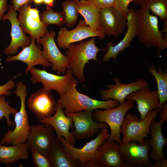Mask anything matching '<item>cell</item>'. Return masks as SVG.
<instances>
[{
  "instance_id": "cell-1",
  "label": "cell",
  "mask_w": 167,
  "mask_h": 167,
  "mask_svg": "<svg viewBox=\"0 0 167 167\" xmlns=\"http://www.w3.org/2000/svg\"><path fill=\"white\" fill-rule=\"evenodd\" d=\"M78 83L73 75L67 84L65 92L60 96L61 107L66 114L82 111L92 112L100 109H108L120 105L115 100H98L79 92L76 89Z\"/></svg>"
},
{
  "instance_id": "cell-2",
  "label": "cell",
  "mask_w": 167,
  "mask_h": 167,
  "mask_svg": "<svg viewBox=\"0 0 167 167\" xmlns=\"http://www.w3.org/2000/svg\"><path fill=\"white\" fill-rule=\"evenodd\" d=\"M135 12L138 40L148 48H156L159 54L167 48V39L159 30L157 17L151 14L149 10L141 6Z\"/></svg>"
},
{
  "instance_id": "cell-3",
  "label": "cell",
  "mask_w": 167,
  "mask_h": 167,
  "mask_svg": "<svg viewBox=\"0 0 167 167\" xmlns=\"http://www.w3.org/2000/svg\"><path fill=\"white\" fill-rule=\"evenodd\" d=\"M100 49L95 45V37L87 41H82L79 43L69 45L66 51L68 58L69 65L73 75L81 82L85 81L84 70L85 64L93 60L100 63L97 60L98 52Z\"/></svg>"
},
{
  "instance_id": "cell-4",
  "label": "cell",
  "mask_w": 167,
  "mask_h": 167,
  "mask_svg": "<svg viewBox=\"0 0 167 167\" xmlns=\"http://www.w3.org/2000/svg\"><path fill=\"white\" fill-rule=\"evenodd\" d=\"M14 92L20 98V109L14 115V129L12 131L7 130L0 140V145H11L25 143L30 129V126L25 106L28 94L26 85L21 81H18L16 84Z\"/></svg>"
},
{
  "instance_id": "cell-5",
  "label": "cell",
  "mask_w": 167,
  "mask_h": 167,
  "mask_svg": "<svg viewBox=\"0 0 167 167\" xmlns=\"http://www.w3.org/2000/svg\"><path fill=\"white\" fill-rule=\"evenodd\" d=\"M160 109L149 112L143 120L137 115L130 113L126 114L120 128V134L123 135L122 143H128L134 140L141 145L145 142L150 133L149 127L152 121L156 117Z\"/></svg>"
},
{
  "instance_id": "cell-6",
  "label": "cell",
  "mask_w": 167,
  "mask_h": 167,
  "mask_svg": "<svg viewBox=\"0 0 167 167\" xmlns=\"http://www.w3.org/2000/svg\"><path fill=\"white\" fill-rule=\"evenodd\" d=\"M107 128L101 129L96 138L87 143L82 148H76L70 144L63 137L60 139L65 150L73 158L78 161L80 166L103 167L97 162L98 148L109 137Z\"/></svg>"
},
{
  "instance_id": "cell-7",
  "label": "cell",
  "mask_w": 167,
  "mask_h": 167,
  "mask_svg": "<svg viewBox=\"0 0 167 167\" xmlns=\"http://www.w3.org/2000/svg\"><path fill=\"white\" fill-rule=\"evenodd\" d=\"M133 101L127 100L114 108L104 110L96 109L92 112L93 118L96 122H105L109 125L110 133L108 140L114 141L119 144L122 143L121 127L126 113L134 107Z\"/></svg>"
},
{
  "instance_id": "cell-8",
  "label": "cell",
  "mask_w": 167,
  "mask_h": 167,
  "mask_svg": "<svg viewBox=\"0 0 167 167\" xmlns=\"http://www.w3.org/2000/svg\"><path fill=\"white\" fill-rule=\"evenodd\" d=\"M144 141L143 145L137 144L134 140L119 144L121 157L129 167H148L151 163L148 156L150 139L145 138Z\"/></svg>"
},
{
  "instance_id": "cell-9",
  "label": "cell",
  "mask_w": 167,
  "mask_h": 167,
  "mask_svg": "<svg viewBox=\"0 0 167 167\" xmlns=\"http://www.w3.org/2000/svg\"><path fill=\"white\" fill-rule=\"evenodd\" d=\"M55 36L54 31H48L40 39L38 44L42 46V54L45 58L51 63L52 70L56 71L58 75L61 73L65 75L67 69H70L68 58L62 53L58 47L54 40Z\"/></svg>"
},
{
  "instance_id": "cell-10",
  "label": "cell",
  "mask_w": 167,
  "mask_h": 167,
  "mask_svg": "<svg viewBox=\"0 0 167 167\" xmlns=\"http://www.w3.org/2000/svg\"><path fill=\"white\" fill-rule=\"evenodd\" d=\"M54 128L50 125L41 123L30 126L25 142L29 148L36 149L48 156L55 139L56 138Z\"/></svg>"
},
{
  "instance_id": "cell-11",
  "label": "cell",
  "mask_w": 167,
  "mask_h": 167,
  "mask_svg": "<svg viewBox=\"0 0 167 167\" xmlns=\"http://www.w3.org/2000/svg\"><path fill=\"white\" fill-rule=\"evenodd\" d=\"M72 118L75 129L72 132L75 139H86L92 137L99 129L107 128V124L93 120L92 112L82 111L66 114Z\"/></svg>"
},
{
  "instance_id": "cell-12",
  "label": "cell",
  "mask_w": 167,
  "mask_h": 167,
  "mask_svg": "<svg viewBox=\"0 0 167 167\" xmlns=\"http://www.w3.org/2000/svg\"><path fill=\"white\" fill-rule=\"evenodd\" d=\"M41 123L50 125L54 128L56 138L60 139L63 137L71 145L73 146L76 142V139L70 129H73V122L70 116L66 115L63 112L61 102L58 100L55 112L52 116L47 118H43L39 120Z\"/></svg>"
},
{
  "instance_id": "cell-13",
  "label": "cell",
  "mask_w": 167,
  "mask_h": 167,
  "mask_svg": "<svg viewBox=\"0 0 167 167\" xmlns=\"http://www.w3.org/2000/svg\"><path fill=\"white\" fill-rule=\"evenodd\" d=\"M31 81L33 84L41 83L43 88L56 91L61 96L65 92L70 78L73 75L71 70H67L64 75L60 76L48 72L45 70H40L35 67L31 68Z\"/></svg>"
},
{
  "instance_id": "cell-14",
  "label": "cell",
  "mask_w": 167,
  "mask_h": 167,
  "mask_svg": "<svg viewBox=\"0 0 167 167\" xmlns=\"http://www.w3.org/2000/svg\"><path fill=\"white\" fill-rule=\"evenodd\" d=\"M105 36L104 32L93 30L87 24L84 20L81 19L73 29L68 30L65 27L60 28L58 32L57 42L59 47L65 49L71 44L88 38L97 36L102 39Z\"/></svg>"
},
{
  "instance_id": "cell-15",
  "label": "cell",
  "mask_w": 167,
  "mask_h": 167,
  "mask_svg": "<svg viewBox=\"0 0 167 167\" xmlns=\"http://www.w3.org/2000/svg\"><path fill=\"white\" fill-rule=\"evenodd\" d=\"M51 92L43 87L33 93L28 100V107L39 120L49 117L55 112L57 102Z\"/></svg>"
},
{
  "instance_id": "cell-16",
  "label": "cell",
  "mask_w": 167,
  "mask_h": 167,
  "mask_svg": "<svg viewBox=\"0 0 167 167\" xmlns=\"http://www.w3.org/2000/svg\"><path fill=\"white\" fill-rule=\"evenodd\" d=\"M99 21L101 30L108 36L118 37L127 27L126 16L113 6L100 9Z\"/></svg>"
},
{
  "instance_id": "cell-17",
  "label": "cell",
  "mask_w": 167,
  "mask_h": 167,
  "mask_svg": "<svg viewBox=\"0 0 167 167\" xmlns=\"http://www.w3.org/2000/svg\"><path fill=\"white\" fill-rule=\"evenodd\" d=\"M126 17L127 28L124 37L115 45L112 42L108 43L107 47L105 49L106 53L102 58L103 62H107L111 58L116 60L119 53L129 47L133 40L136 36L137 24L135 11L133 8H129Z\"/></svg>"
},
{
  "instance_id": "cell-18",
  "label": "cell",
  "mask_w": 167,
  "mask_h": 167,
  "mask_svg": "<svg viewBox=\"0 0 167 167\" xmlns=\"http://www.w3.org/2000/svg\"><path fill=\"white\" fill-rule=\"evenodd\" d=\"M113 79L115 82L114 84L107 85V89L99 92L102 100H114L120 104H122L131 93L149 86L147 81L143 79H138L134 82L126 84L121 83L118 78L115 77Z\"/></svg>"
},
{
  "instance_id": "cell-19",
  "label": "cell",
  "mask_w": 167,
  "mask_h": 167,
  "mask_svg": "<svg viewBox=\"0 0 167 167\" xmlns=\"http://www.w3.org/2000/svg\"><path fill=\"white\" fill-rule=\"evenodd\" d=\"M16 11L11 4L9 6L8 11L4 15L2 19L4 21L8 19L11 24V41L9 46L3 50L4 53L7 55L17 53L19 47L23 48L26 47L31 42L30 38L26 36L20 27Z\"/></svg>"
},
{
  "instance_id": "cell-20",
  "label": "cell",
  "mask_w": 167,
  "mask_h": 167,
  "mask_svg": "<svg viewBox=\"0 0 167 167\" xmlns=\"http://www.w3.org/2000/svg\"><path fill=\"white\" fill-rule=\"evenodd\" d=\"M31 42L27 46L17 54L8 56L6 62H9L15 61H19L27 64V66L25 70V74L27 75L30 69L37 65H41L44 68L51 66L52 64L44 57L40 47L36 44V39L30 37Z\"/></svg>"
},
{
  "instance_id": "cell-21",
  "label": "cell",
  "mask_w": 167,
  "mask_h": 167,
  "mask_svg": "<svg viewBox=\"0 0 167 167\" xmlns=\"http://www.w3.org/2000/svg\"><path fill=\"white\" fill-rule=\"evenodd\" d=\"M126 99L137 102L141 120H143L150 111L160 109L162 107L157 90L152 91L148 87L132 92Z\"/></svg>"
},
{
  "instance_id": "cell-22",
  "label": "cell",
  "mask_w": 167,
  "mask_h": 167,
  "mask_svg": "<svg viewBox=\"0 0 167 167\" xmlns=\"http://www.w3.org/2000/svg\"><path fill=\"white\" fill-rule=\"evenodd\" d=\"M97 162L103 167H129L122 161L119 144L108 139L104 140L98 148Z\"/></svg>"
},
{
  "instance_id": "cell-23",
  "label": "cell",
  "mask_w": 167,
  "mask_h": 167,
  "mask_svg": "<svg viewBox=\"0 0 167 167\" xmlns=\"http://www.w3.org/2000/svg\"><path fill=\"white\" fill-rule=\"evenodd\" d=\"M29 5H23L19 8L18 11L19 14L17 19L24 32L35 38L38 44L40 39L48 31V26L41 22H36L31 18L28 12Z\"/></svg>"
},
{
  "instance_id": "cell-24",
  "label": "cell",
  "mask_w": 167,
  "mask_h": 167,
  "mask_svg": "<svg viewBox=\"0 0 167 167\" xmlns=\"http://www.w3.org/2000/svg\"><path fill=\"white\" fill-rule=\"evenodd\" d=\"M164 122L161 119L159 121L154 119L149 127L151 136L150 143L151 149L148 156L150 159L154 162L165 158L163 149L164 145L166 144L167 139L163 137L162 133L161 126Z\"/></svg>"
},
{
  "instance_id": "cell-25",
  "label": "cell",
  "mask_w": 167,
  "mask_h": 167,
  "mask_svg": "<svg viewBox=\"0 0 167 167\" xmlns=\"http://www.w3.org/2000/svg\"><path fill=\"white\" fill-rule=\"evenodd\" d=\"M48 156L52 167H78L79 162L72 157L65 150L60 139L54 141Z\"/></svg>"
},
{
  "instance_id": "cell-26",
  "label": "cell",
  "mask_w": 167,
  "mask_h": 167,
  "mask_svg": "<svg viewBox=\"0 0 167 167\" xmlns=\"http://www.w3.org/2000/svg\"><path fill=\"white\" fill-rule=\"evenodd\" d=\"M29 148L25 143L11 146L0 144V163L6 164H13L17 161L27 160Z\"/></svg>"
},
{
  "instance_id": "cell-27",
  "label": "cell",
  "mask_w": 167,
  "mask_h": 167,
  "mask_svg": "<svg viewBox=\"0 0 167 167\" xmlns=\"http://www.w3.org/2000/svg\"><path fill=\"white\" fill-rule=\"evenodd\" d=\"M76 8L78 13L84 17L87 25L96 31L104 32L100 23V9L88 0H79Z\"/></svg>"
},
{
  "instance_id": "cell-28",
  "label": "cell",
  "mask_w": 167,
  "mask_h": 167,
  "mask_svg": "<svg viewBox=\"0 0 167 167\" xmlns=\"http://www.w3.org/2000/svg\"><path fill=\"white\" fill-rule=\"evenodd\" d=\"M148 71L156 80L157 92L161 105L167 101V70L162 71L160 66L158 70L154 65H148Z\"/></svg>"
},
{
  "instance_id": "cell-29",
  "label": "cell",
  "mask_w": 167,
  "mask_h": 167,
  "mask_svg": "<svg viewBox=\"0 0 167 167\" xmlns=\"http://www.w3.org/2000/svg\"><path fill=\"white\" fill-rule=\"evenodd\" d=\"M40 21L47 25L55 24L61 26L65 23V16L64 11L57 12L47 6V9L39 14Z\"/></svg>"
},
{
  "instance_id": "cell-30",
  "label": "cell",
  "mask_w": 167,
  "mask_h": 167,
  "mask_svg": "<svg viewBox=\"0 0 167 167\" xmlns=\"http://www.w3.org/2000/svg\"><path fill=\"white\" fill-rule=\"evenodd\" d=\"M140 6L164 22L167 20V0H145Z\"/></svg>"
},
{
  "instance_id": "cell-31",
  "label": "cell",
  "mask_w": 167,
  "mask_h": 167,
  "mask_svg": "<svg viewBox=\"0 0 167 167\" xmlns=\"http://www.w3.org/2000/svg\"><path fill=\"white\" fill-rule=\"evenodd\" d=\"M78 0H67L62 4L65 16L66 25L68 27H73L77 22L78 18V12L76 4Z\"/></svg>"
},
{
  "instance_id": "cell-32",
  "label": "cell",
  "mask_w": 167,
  "mask_h": 167,
  "mask_svg": "<svg viewBox=\"0 0 167 167\" xmlns=\"http://www.w3.org/2000/svg\"><path fill=\"white\" fill-rule=\"evenodd\" d=\"M17 111L16 109L9 105L8 101H6L5 96L2 95L0 97V121L4 117L6 120L7 126H15L14 122L10 119L9 116L11 114L15 115Z\"/></svg>"
},
{
  "instance_id": "cell-33",
  "label": "cell",
  "mask_w": 167,
  "mask_h": 167,
  "mask_svg": "<svg viewBox=\"0 0 167 167\" xmlns=\"http://www.w3.org/2000/svg\"><path fill=\"white\" fill-rule=\"evenodd\" d=\"M32 162L36 167H52L48 156L40 152L36 149L31 148Z\"/></svg>"
},
{
  "instance_id": "cell-34",
  "label": "cell",
  "mask_w": 167,
  "mask_h": 167,
  "mask_svg": "<svg viewBox=\"0 0 167 167\" xmlns=\"http://www.w3.org/2000/svg\"><path fill=\"white\" fill-rule=\"evenodd\" d=\"M20 74L15 75L11 80H9L4 84L0 86V97L2 95L9 96L11 94L10 90L14 87L15 85L14 79L18 76H20Z\"/></svg>"
},
{
  "instance_id": "cell-35",
  "label": "cell",
  "mask_w": 167,
  "mask_h": 167,
  "mask_svg": "<svg viewBox=\"0 0 167 167\" xmlns=\"http://www.w3.org/2000/svg\"><path fill=\"white\" fill-rule=\"evenodd\" d=\"M133 0H115L114 7L122 14L126 16L129 4Z\"/></svg>"
},
{
  "instance_id": "cell-36",
  "label": "cell",
  "mask_w": 167,
  "mask_h": 167,
  "mask_svg": "<svg viewBox=\"0 0 167 167\" xmlns=\"http://www.w3.org/2000/svg\"><path fill=\"white\" fill-rule=\"evenodd\" d=\"M99 9L113 6L115 0H88Z\"/></svg>"
},
{
  "instance_id": "cell-37",
  "label": "cell",
  "mask_w": 167,
  "mask_h": 167,
  "mask_svg": "<svg viewBox=\"0 0 167 167\" xmlns=\"http://www.w3.org/2000/svg\"><path fill=\"white\" fill-rule=\"evenodd\" d=\"M33 0H12L11 3L15 11H18L22 6L30 4Z\"/></svg>"
},
{
  "instance_id": "cell-38",
  "label": "cell",
  "mask_w": 167,
  "mask_h": 167,
  "mask_svg": "<svg viewBox=\"0 0 167 167\" xmlns=\"http://www.w3.org/2000/svg\"><path fill=\"white\" fill-rule=\"evenodd\" d=\"M28 12L29 15L35 21L38 22H41L40 19L39 11L36 8H32L31 5L30 4L28 8Z\"/></svg>"
},
{
  "instance_id": "cell-39",
  "label": "cell",
  "mask_w": 167,
  "mask_h": 167,
  "mask_svg": "<svg viewBox=\"0 0 167 167\" xmlns=\"http://www.w3.org/2000/svg\"><path fill=\"white\" fill-rule=\"evenodd\" d=\"M159 113L161 119L164 122L167 121V103L165 102L163 104L160 109Z\"/></svg>"
},
{
  "instance_id": "cell-40",
  "label": "cell",
  "mask_w": 167,
  "mask_h": 167,
  "mask_svg": "<svg viewBox=\"0 0 167 167\" xmlns=\"http://www.w3.org/2000/svg\"><path fill=\"white\" fill-rule=\"evenodd\" d=\"M7 2V0H0V21L8 9Z\"/></svg>"
},
{
  "instance_id": "cell-41",
  "label": "cell",
  "mask_w": 167,
  "mask_h": 167,
  "mask_svg": "<svg viewBox=\"0 0 167 167\" xmlns=\"http://www.w3.org/2000/svg\"><path fill=\"white\" fill-rule=\"evenodd\" d=\"M167 160L165 158L151 163L148 167H167Z\"/></svg>"
},
{
  "instance_id": "cell-42",
  "label": "cell",
  "mask_w": 167,
  "mask_h": 167,
  "mask_svg": "<svg viewBox=\"0 0 167 167\" xmlns=\"http://www.w3.org/2000/svg\"><path fill=\"white\" fill-rule=\"evenodd\" d=\"M54 0H43V2L49 7H52L54 6Z\"/></svg>"
},
{
  "instance_id": "cell-43",
  "label": "cell",
  "mask_w": 167,
  "mask_h": 167,
  "mask_svg": "<svg viewBox=\"0 0 167 167\" xmlns=\"http://www.w3.org/2000/svg\"><path fill=\"white\" fill-rule=\"evenodd\" d=\"M145 0H133L132 2L141 5Z\"/></svg>"
},
{
  "instance_id": "cell-44",
  "label": "cell",
  "mask_w": 167,
  "mask_h": 167,
  "mask_svg": "<svg viewBox=\"0 0 167 167\" xmlns=\"http://www.w3.org/2000/svg\"><path fill=\"white\" fill-rule=\"evenodd\" d=\"M33 2L36 4L39 5L43 2V0H33Z\"/></svg>"
},
{
  "instance_id": "cell-45",
  "label": "cell",
  "mask_w": 167,
  "mask_h": 167,
  "mask_svg": "<svg viewBox=\"0 0 167 167\" xmlns=\"http://www.w3.org/2000/svg\"><path fill=\"white\" fill-rule=\"evenodd\" d=\"M167 20L165 21L164 26L163 29L162 30V32H164L165 33H166L167 34Z\"/></svg>"
}]
</instances>
